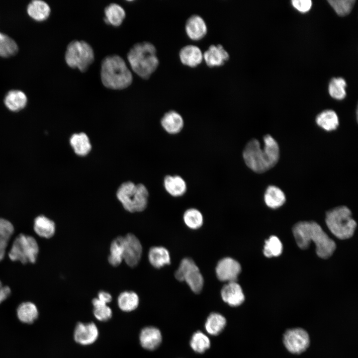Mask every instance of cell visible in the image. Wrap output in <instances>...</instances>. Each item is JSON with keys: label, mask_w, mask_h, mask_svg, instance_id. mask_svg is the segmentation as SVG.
Wrapping results in <instances>:
<instances>
[{"label": "cell", "mask_w": 358, "mask_h": 358, "mask_svg": "<svg viewBox=\"0 0 358 358\" xmlns=\"http://www.w3.org/2000/svg\"><path fill=\"white\" fill-rule=\"evenodd\" d=\"M65 58L70 67L85 72L93 62L94 54L92 48L89 43L85 41L76 40L68 44Z\"/></svg>", "instance_id": "obj_7"}, {"label": "cell", "mask_w": 358, "mask_h": 358, "mask_svg": "<svg viewBox=\"0 0 358 358\" xmlns=\"http://www.w3.org/2000/svg\"><path fill=\"white\" fill-rule=\"evenodd\" d=\"M100 78L104 87L114 90L128 88L133 81L132 73L125 61L116 55L106 56L102 60Z\"/></svg>", "instance_id": "obj_3"}, {"label": "cell", "mask_w": 358, "mask_h": 358, "mask_svg": "<svg viewBox=\"0 0 358 358\" xmlns=\"http://www.w3.org/2000/svg\"><path fill=\"white\" fill-rule=\"evenodd\" d=\"M98 336V329L94 323L78 322L76 324L74 339L77 343L84 346L89 345L95 342Z\"/></svg>", "instance_id": "obj_13"}, {"label": "cell", "mask_w": 358, "mask_h": 358, "mask_svg": "<svg viewBox=\"0 0 358 358\" xmlns=\"http://www.w3.org/2000/svg\"><path fill=\"white\" fill-rule=\"evenodd\" d=\"M38 252L35 239L31 236L20 234L14 240L8 256L11 261H19L23 264L34 263Z\"/></svg>", "instance_id": "obj_8"}, {"label": "cell", "mask_w": 358, "mask_h": 358, "mask_svg": "<svg viewBox=\"0 0 358 358\" xmlns=\"http://www.w3.org/2000/svg\"><path fill=\"white\" fill-rule=\"evenodd\" d=\"M263 148L259 141L253 139L246 144L243 157L247 167L257 173H263L274 167L279 158V148L276 140L270 135L264 137Z\"/></svg>", "instance_id": "obj_1"}, {"label": "cell", "mask_w": 358, "mask_h": 358, "mask_svg": "<svg viewBox=\"0 0 358 358\" xmlns=\"http://www.w3.org/2000/svg\"><path fill=\"white\" fill-rule=\"evenodd\" d=\"M347 83L341 77L332 78L328 86V91L330 96L338 100L343 99L346 96V87Z\"/></svg>", "instance_id": "obj_34"}, {"label": "cell", "mask_w": 358, "mask_h": 358, "mask_svg": "<svg viewBox=\"0 0 358 358\" xmlns=\"http://www.w3.org/2000/svg\"><path fill=\"white\" fill-rule=\"evenodd\" d=\"M97 298L101 301L107 304L112 300L111 295L108 292L101 291L98 293Z\"/></svg>", "instance_id": "obj_43"}, {"label": "cell", "mask_w": 358, "mask_h": 358, "mask_svg": "<svg viewBox=\"0 0 358 358\" xmlns=\"http://www.w3.org/2000/svg\"><path fill=\"white\" fill-rule=\"evenodd\" d=\"M185 30L187 35L190 39L198 40L203 37L206 34L207 26L201 16L194 14L186 19L185 23Z\"/></svg>", "instance_id": "obj_15"}, {"label": "cell", "mask_w": 358, "mask_h": 358, "mask_svg": "<svg viewBox=\"0 0 358 358\" xmlns=\"http://www.w3.org/2000/svg\"><path fill=\"white\" fill-rule=\"evenodd\" d=\"M127 58L133 71L144 79H148L159 64L155 46L147 41L134 45Z\"/></svg>", "instance_id": "obj_4"}, {"label": "cell", "mask_w": 358, "mask_h": 358, "mask_svg": "<svg viewBox=\"0 0 358 358\" xmlns=\"http://www.w3.org/2000/svg\"><path fill=\"white\" fill-rule=\"evenodd\" d=\"M292 232L297 245L302 250L307 249L311 242H313L316 254L321 258H329L336 249L335 242L315 222H298L293 226Z\"/></svg>", "instance_id": "obj_2"}, {"label": "cell", "mask_w": 358, "mask_h": 358, "mask_svg": "<svg viewBox=\"0 0 358 358\" xmlns=\"http://www.w3.org/2000/svg\"><path fill=\"white\" fill-rule=\"evenodd\" d=\"M123 238V260L129 266L136 267L141 258L142 245L136 236L132 234H128Z\"/></svg>", "instance_id": "obj_11"}, {"label": "cell", "mask_w": 358, "mask_h": 358, "mask_svg": "<svg viewBox=\"0 0 358 358\" xmlns=\"http://www.w3.org/2000/svg\"><path fill=\"white\" fill-rule=\"evenodd\" d=\"M163 128L169 133L176 134L179 133L183 127V119L181 115L173 110L167 112L161 119Z\"/></svg>", "instance_id": "obj_20"}, {"label": "cell", "mask_w": 358, "mask_h": 358, "mask_svg": "<svg viewBox=\"0 0 358 358\" xmlns=\"http://www.w3.org/2000/svg\"><path fill=\"white\" fill-rule=\"evenodd\" d=\"M162 340L161 333L159 329L153 326L142 329L139 335L141 346L145 349L153 351L156 349Z\"/></svg>", "instance_id": "obj_17"}, {"label": "cell", "mask_w": 358, "mask_h": 358, "mask_svg": "<svg viewBox=\"0 0 358 358\" xmlns=\"http://www.w3.org/2000/svg\"><path fill=\"white\" fill-rule=\"evenodd\" d=\"M326 223L332 232L340 239H347L354 234L357 223L351 210L345 206L335 207L326 213Z\"/></svg>", "instance_id": "obj_5"}, {"label": "cell", "mask_w": 358, "mask_h": 358, "mask_svg": "<svg viewBox=\"0 0 358 358\" xmlns=\"http://www.w3.org/2000/svg\"><path fill=\"white\" fill-rule=\"evenodd\" d=\"M177 279L185 281L194 293H199L203 286V278L194 262L190 258H184L175 273Z\"/></svg>", "instance_id": "obj_9"}, {"label": "cell", "mask_w": 358, "mask_h": 358, "mask_svg": "<svg viewBox=\"0 0 358 358\" xmlns=\"http://www.w3.org/2000/svg\"><path fill=\"white\" fill-rule=\"evenodd\" d=\"M104 14L105 22L114 26H120L126 16L123 8L115 3H110L105 8Z\"/></svg>", "instance_id": "obj_24"}, {"label": "cell", "mask_w": 358, "mask_h": 358, "mask_svg": "<svg viewBox=\"0 0 358 358\" xmlns=\"http://www.w3.org/2000/svg\"><path fill=\"white\" fill-rule=\"evenodd\" d=\"M10 293V288L8 286L3 285L0 280V304L9 297Z\"/></svg>", "instance_id": "obj_42"}, {"label": "cell", "mask_w": 358, "mask_h": 358, "mask_svg": "<svg viewBox=\"0 0 358 358\" xmlns=\"http://www.w3.org/2000/svg\"><path fill=\"white\" fill-rule=\"evenodd\" d=\"M16 313L18 320L21 323L27 325L34 323L39 315L36 305L30 301L20 303L16 308Z\"/></svg>", "instance_id": "obj_19"}, {"label": "cell", "mask_w": 358, "mask_h": 358, "mask_svg": "<svg viewBox=\"0 0 358 358\" xmlns=\"http://www.w3.org/2000/svg\"><path fill=\"white\" fill-rule=\"evenodd\" d=\"M282 342L284 347L290 353L299 355L309 348L310 339L308 333L302 328H293L285 331Z\"/></svg>", "instance_id": "obj_10"}, {"label": "cell", "mask_w": 358, "mask_h": 358, "mask_svg": "<svg viewBox=\"0 0 358 358\" xmlns=\"http://www.w3.org/2000/svg\"><path fill=\"white\" fill-rule=\"evenodd\" d=\"M116 195L123 207L129 212H141L147 207L148 191L142 184L124 182L118 188Z\"/></svg>", "instance_id": "obj_6"}, {"label": "cell", "mask_w": 358, "mask_h": 358, "mask_svg": "<svg viewBox=\"0 0 358 358\" xmlns=\"http://www.w3.org/2000/svg\"><path fill=\"white\" fill-rule=\"evenodd\" d=\"M183 220L186 226L192 229L200 228L203 222L201 213L195 208L186 210L183 214Z\"/></svg>", "instance_id": "obj_38"}, {"label": "cell", "mask_w": 358, "mask_h": 358, "mask_svg": "<svg viewBox=\"0 0 358 358\" xmlns=\"http://www.w3.org/2000/svg\"><path fill=\"white\" fill-rule=\"evenodd\" d=\"M291 3L295 9L301 12L308 11L312 5L311 0H293Z\"/></svg>", "instance_id": "obj_41"}, {"label": "cell", "mask_w": 358, "mask_h": 358, "mask_svg": "<svg viewBox=\"0 0 358 358\" xmlns=\"http://www.w3.org/2000/svg\"><path fill=\"white\" fill-rule=\"evenodd\" d=\"M215 270L218 279L229 282L236 281L241 271V267L236 260L226 257L218 262Z\"/></svg>", "instance_id": "obj_12"}, {"label": "cell", "mask_w": 358, "mask_h": 358, "mask_svg": "<svg viewBox=\"0 0 358 358\" xmlns=\"http://www.w3.org/2000/svg\"><path fill=\"white\" fill-rule=\"evenodd\" d=\"M222 300L233 307L241 305L245 300V295L241 286L236 281L227 282L221 289Z\"/></svg>", "instance_id": "obj_14"}, {"label": "cell", "mask_w": 358, "mask_h": 358, "mask_svg": "<svg viewBox=\"0 0 358 358\" xmlns=\"http://www.w3.org/2000/svg\"><path fill=\"white\" fill-rule=\"evenodd\" d=\"M317 124L327 131L335 130L339 124L338 116L336 112L331 109L325 110L316 117Z\"/></svg>", "instance_id": "obj_25"}, {"label": "cell", "mask_w": 358, "mask_h": 358, "mask_svg": "<svg viewBox=\"0 0 358 358\" xmlns=\"http://www.w3.org/2000/svg\"><path fill=\"white\" fill-rule=\"evenodd\" d=\"M70 144L75 152L79 156H86L91 148L89 137L83 132L73 134L70 138Z\"/></svg>", "instance_id": "obj_30"}, {"label": "cell", "mask_w": 358, "mask_h": 358, "mask_svg": "<svg viewBox=\"0 0 358 358\" xmlns=\"http://www.w3.org/2000/svg\"><path fill=\"white\" fill-rule=\"evenodd\" d=\"M148 258L150 264L158 268L170 264L171 262L169 252L163 247L151 248L149 252Z\"/></svg>", "instance_id": "obj_28"}, {"label": "cell", "mask_w": 358, "mask_h": 358, "mask_svg": "<svg viewBox=\"0 0 358 358\" xmlns=\"http://www.w3.org/2000/svg\"><path fill=\"white\" fill-rule=\"evenodd\" d=\"M13 231V226L9 221L0 218V261L4 258L5 249Z\"/></svg>", "instance_id": "obj_33"}, {"label": "cell", "mask_w": 358, "mask_h": 358, "mask_svg": "<svg viewBox=\"0 0 358 358\" xmlns=\"http://www.w3.org/2000/svg\"><path fill=\"white\" fill-rule=\"evenodd\" d=\"M328 2L338 15L344 16L349 14L356 2L355 0H329Z\"/></svg>", "instance_id": "obj_40"}, {"label": "cell", "mask_w": 358, "mask_h": 358, "mask_svg": "<svg viewBox=\"0 0 358 358\" xmlns=\"http://www.w3.org/2000/svg\"><path fill=\"white\" fill-rule=\"evenodd\" d=\"M119 308L124 312H130L138 306L139 298L133 291H124L120 293L117 299Z\"/></svg>", "instance_id": "obj_31"}, {"label": "cell", "mask_w": 358, "mask_h": 358, "mask_svg": "<svg viewBox=\"0 0 358 358\" xmlns=\"http://www.w3.org/2000/svg\"><path fill=\"white\" fill-rule=\"evenodd\" d=\"M27 98L25 94L20 90H13L5 95L4 103L11 111H18L23 109L27 104Z\"/></svg>", "instance_id": "obj_21"}, {"label": "cell", "mask_w": 358, "mask_h": 358, "mask_svg": "<svg viewBox=\"0 0 358 358\" xmlns=\"http://www.w3.org/2000/svg\"><path fill=\"white\" fill-rule=\"evenodd\" d=\"M264 200L268 206L275 209L282 206L284 203L286 198L284 192L279 187L270 185L265 191Z\"/></svg>", "instance_id": "obj_27"}, {"label": "cell", "mask_w": 358, "mask_h": 358, "mask_svg": "<svg viewBox=\"0 0 358 358\" xmlns=\"http://www.w3.org/2000/svg\"><path fill=\"white\" fill-rule=\"evenodd\" d=\"M18 50V47L15 41L0 32V57L8 58L14 56Z\"/></svg>", "instance_id": "obj_35"}, {"label": "cell", "mask_w": 358, "mask_h": 358, "mask_svg": "<svg viewBox=\"0 0 358 358\" xmlns=\"http://www.w3.org/2000/svg\"><path fill=\"white\" fill-rule=\"evenodd\" d=\"M27 12L29 16L34 20L42 21L48 18L51 9L46 2L41 0H34L28 4Z\"/></svg>", "instance_id": "obj_22"}, {"label": "cell", "mask_w": 358, "mask_h": 358, "mask_svg": "<svg viewBox=\"0 0 358 358\" xmlns=\"http://www.w3.org/2000/svg\"><path fill=\"white\" fill-rule=\"evenodd\" d=\"M190 346L194 352L201 354L209 348L210 341L205 334L197 331L192 335Z\"/></svg>", "instance_id": "obj_36"}, {"label": "cell", "mask_w": 358, "mask_h": 358, "mask_svg": "<svg viewBox=\"0 0 358 358\" xmlns=\"http://www.w3.org/2000/svg\"><path fill=\"white\" fill-rule=\"evenodd\" d=\"M166 191L172 196L178 197L182 195L186 191V184L179 176H167L164 181Z\"/></svg>", "instance_id": "obj_23"}, {"label": "cell", "mask_w": 358, "mask_h": 358, "mask_svg": "<svg viewBox=\"0 0 358 358\" xmlns=\"http://www.w3.org/2000/svg\"><path fill=\"white\" fill-rule=\"evenodd\" d=\"M229 58V53L220 44L210 45L203 53V59L210 67L222 65Z\"/></svg>", "instance_id": "obj_16"}, {"label": "cell", "mask_w": 358, "mask_h": 358, "mask_svg": "<svg viewBox=\"0 0 358 358\" xmlns=\"http://www.w3.org/2000/svg\"><path fill=\"white\" fill-rule=\"evenodd\" d=\"M92 304L93 306V315L98 320L105 322L111 318L112 310L107 304L100 301L97 298L92 299Z\"/></svg>", "instance_id": "obj_37"}, {"label": "cell", "mask_w": 358, "mask_h": 358, "mask_svg": "<svg viewBox=\"0 0 358 358\" xmlns=\"http://www.w3.org/2000/svg\"><path fill=\"white\" fill-rule=\"evenodd\" d=\"M108 262L113 266L119 265L123 260L124 238L119 236L112 241L110 247Z\"/></svg>", "instance_id": "obj_32"}, {"label": "cell", "mask_w": 358, "mask_h": 358, "mask_svg": "<svg viewBox=\"0 0 358 358\" xmlns=\"http://www.w3.org/2000/svg\"><path fill=\"white\" fill-rule=\"evenodd\" d=\"M226 325L225 318L218 313H211L205 323V329L210 335L216 336L219 334Z\"/></svg>", "instance_id": "obj_29"}, {"label": "cell", "mask_w": 358, "mask_h": 358, "mask_svg": "<svg viewBox=\"0 0 358 358\" xmlns=\"http://www.w3.org/2000/svg\"><path fill=\"white\" fill-rule=\"evenodd\" d=\"M282 251V245L279 239L275 236H271L266 240L263 250L264 255L268 258L277 257Z\"/></svg>", "instance_id": "obj_39"}, {"label": "cell", "mask_w": 358, "mask_h": 358, "mask_svg": "<svg viewBox=\"0 0 358 358\" xmlns=\"http://www.w3.org/2000/svg\"><path fill=\"white\" fill-rule=\"evenodd\" d=\"M34 230L38 236L50 238L54 235L55 224L52 220L45 216H38L34 219Z\"/></svg>", "instance_id": "obj_26"}, {"label": "cell", "mask_w": 358, "mask_h": 358, "mask_svg": "<svg viewBox=\"0 0 358 358\" xmlns=\"http://www.w3.org/2000/svg\"><path fill=\"white\" fill-rule=\"evenodd\" d=\"M179 57L182 64L190 67H195L202 61L203 53L197 45L187 44L180 49Z\"/></svg>", "instance_id": "obj_18"}]
</instances>
